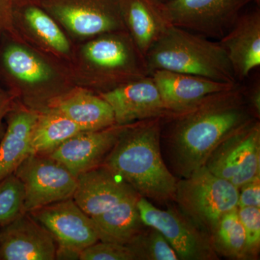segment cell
<instances>
[{
	"mask_svg": "<svg viewBox=\"0 0 260 260\" xmlns=\"http://www.w3.org/2000/svg\"><path fill=\"white\" fill-rule=\"evenodd\" d=\"M245 95L248 104L251 112L256 119L260 116V85L259 82H256L249 90L245 89Z\"/></svg>",
	"mask_w": 260,
	"mask_h": 260,
	"instance_id": "obj_32",
	"label": "cell"
},
{
	"mask_svg": "<svg viewBox=\"0 0 260 260\" xmlns=\"http://www.w3.org/2000/svg\"><path fill=\"white\" fill-rule=\"evenodd\" d=\"M158 1L160 2V3H167V2L171 1V0H158Z\"/></svg>",
	"mask_w": 260,
	"mask_h": 260,
	"instance_id": "obj_33",
	"label": "cell"
},
{
	"mask_svg": "<svg viewBox=\"0 0 260 260\" xmlns=\"http://www.w3.org/2000/svg\"><path fill=\"white\" fill-rule=\"evenodd\" d=\"M139 194L128 197L93 220L99 241L126 244L146 225L143 223L138 201Z\"/></svg>",
	"mask_w": 260,
	"mask_h": 260,
	"instance_id": "obj_20",
	"label": "cell"
},
{
	"mask_svg": "<svg viewBox=\"0 0 260 260\" xmlns=\"http://www.w3.org/2000/svg\"><path fill=\"white\" fill-rule=\"evenodd\" d=\"M14 174L25 191V211L73 198L77 177L47 155L30 154Z\"/></svg>",
	"mask_w": 260,
	"mask_h": 260,
	"instance_id": "obj_10",
	"label": "cell"
},
{
	"mask_svg": "<svg viewBox=\"0 0 260 260\" xmlns=\"http://www.w3.org/2000/svg\"><path fill=\"white\" fill-rule=\"evenodd\" d=\"M54 237L25 213L0 228V260L56 259Z\"/></svg>",
	"mask_w": 260,
	"mask_h": 260,
	"instance_id": "obj_13",
	"label": "cell"
},
{
	"mask_svg": "<svg viewBox=\"0 0 260 260\" xmlns=\"http://www.w3.org/2000/svg\"><path fill=\"white\" fill-rule=\"evenodd\" d=\"M25 19L29 26L49 47L60 53L70 50V44L64 32L47 13L37 7L25 10Z\"/></svg>",
	"mask_w": 260,
	"mask_h": 260,
	"instance_id": "obj_25",
	"label": "cell"
},
{
	"mask_svg": "<svg viewBox=\"0 0 260 260\" xmlns=\"http://www.w3.org/2000/svg\"><path fill=\"white\" fill-rule=\"evenodd\" d=\"M135 194L137 191L119 174L102 164L77 177L73 199L93 218Z\"/></svg>",
	"mask_w": 260,
	"mask_h": 260,
	"instance_id": "obj_14",
	"label": "cell"
},
{
	"mask_svg": "<svg viewBox=\"0 0 260 260\" xmlns=\"http://www.w3.org/2000/svg\"><path fill=\"white\" fill-rule=\"evenodd\" d=\"M126 125H114L97 131H83L47 156L59 162L73 175L102 165Z\"/></svg>",
	"mask_w": 260,
	"mask_h": 260,
	"instance_id": "obj_12",
	"label": "cell"
},
{
	"mask_svg": "<svg viewBox=\"0 0 260 260\" xmlns=\"http://www.w3.org/2000/svg\"><path fill=\"white\" fill-rule=\"evenodd\" d=\"M145 59L150 75L164 70L222 83H239L219 42L174 25L150 48Z\"/></svg>",
	"mask_w": 260,
	"mask_h": 260,
	"instance_id": "obj_3",
	"label": "cell"
},
{
	"mask_svg": "<svg viewBox=\"0 0 260 260\" xmlns=\"http://www.w3.org/2000/svg\"><path fill=\"white\" fill-rule=\"evenodd\" d=\"M170 205L167 209L162 210L143 197H140L138 201L143 223L161 233L179 259H218L209 233L193 221L179 207Z\"/></svg>",
	"mask_w": 260,
	"mask_h": 260,
	"instance_id": "obj_6",
	"label": "cell"
},
{
	"mask_svg": "<svg viewBox=\"0 0 260 260\" xmlns=\"http://www.w3.org/2000/svg\"><path fill=\"white\" fill-rule=\"evenodd\" d=\"M237 212L245 232L247 259H256L260 248V208L243 207Z\"/></svg>",
	"mask_w": 260,
	"mask_h": 260,
	"instance_id": "obj_27",
	"label": "cell"
},
{
	"mask_svg": "<svg viewBox=\"0 0 260 260\" xmlns=\"http://www.w3.org/2000/svg\"><path fill=\"white\" fill-rule=\"evenodd\" d=\"M13 107L14 104L13 95L0 88V140L3 136L5 130L3 121Z\"/></svg>",
	"mask_w": 260,
	"mask_h": 260,
	"instance_id": "obj_30",
	"label": "cell"
},
{
	"mask_svg": "<svg viewBox=\"0 0 260 260\" xmlns=\"http://www.w3.org/2000/svg\"><path fill=\"white\" fill-rule=\"evenodd\" d=\"M32 109H13L8 116V126L0 140V181L14 174L30 154V137L39 117Z\"/></svg>",
	"mask_w": 260,
	"mask_h": 260,
	"instance_id": "obj_18",
	"label": "cell"
},
{
	"mask_svg": "<svg viewBox=\"0 0 260 260\" xmlns=\"http://www.w3.org/2000/svg\"><path fill=\"white\" fill-rule=\"evenodd\" d=\"M47 108L71 119L83 131H97L116 124L112 107L100 95L78 91L53 101Z\"/></svg>",
	"mask_w": 260,
	"mask_h": 260,
	"instance_id": "obj_19",
	"label": "cell"
},
{
	"mask_svg": "<svg viewBox=\"0 0 260 260\" xmlns=\"http://www.w3.org/2000/svg\"><path fill=\"white\" fill-rule=\"evenodd\" d=\"M81 260H135L134 254L126 244L98 242L80 253Z\"/></svg>",
	"mask_w": 260,
	"mask_h": 260,
	"instance_id": "obj_28",
	"label": "cell"
},
{
	"mask_svg": "<svg viewBox=\"0 0 260 260\" xmlns=\"http://www.w3.org/2000/svg\"><path fill=\"white\" fill-rule=\"evenodd\" d=\"M253 0H171L162 3L172 25L221 39Z\"/></svg>",
	"mask_w": 260,
	"mask_h": 260,
	"instance_id": "obj_9",
	"label": "cell"
},
{
	"mask_svg": "<svg viewBox=\"0 0 260 260\" xmlns=\"http://www.w3.org/2000/svg\"><path fill=\"white\" fill-rule=\"evenodd\" d=\"M205 167L239 189L260 177V123L254 119L234 132L210 154Z\"/></svg>",
	"mask_w": 260,
	"mask_h": 260,
	"instance_id": "obj_8",
	"label": "cell"
},
{
	"mask_svg": "<svg viewBox=\"0 0 260 260\" xmlns=\"http://www.w3.org/2000/svg\"><path fill=\"white\" fill-rule=\"evenodd\" d=\"M168 112L186 110L211 94L234 88L238 83H222L198 75L155 70L150 74Z\"/></svg>",
	"mask_w": 260,
	"mask_h": 260,
	"instance_id": "obj_15",
	"label": "cell"
},
{
	"mask_svg": "<svg viewBox=\"0 0 260 260\" xmlns=\"http://www.w3.org/2000/svg\"><path fill=\"white\" fill-rule=\"evenodd\" d=\"M237 209L221 217L210 234V237L218 255L232 259H247L245 232Z\"/></svg>",
	"mask_w": 260,
	"mask_h": 260,
	"instance_id": "obj_23",
	"label": "cell"
},
{
	"mask_svg": "<svg viewBox=\"0 0 260 260\" xmlns=\"http://www.w3.org/2000/svg\"><path fill=\"white\" fill-rule=\"evenodd\" d=\"M124 31L102 34L84 49L85 57L100 75L104 92L150 75L145 58Z\"/></svg>",
	"mask_w": 260,
	"mask_h": 260,
	"instance_id": "obj_5",
	"label": "cell"
},
{
	"mask_svg": "<svg viewBox=\"0 0 260 260\" xmlns=\"http://www.w3.org/2000/svg\"><path fill=\"white\" fill-rule=\"evenodd\" d=\"M100 95L112 107L118 125L164 118L170 114L151 75L103 92Z\"/></svg>",
	"mask_w": 260,
	"mask_h": 260,
	"instance_id": "obj_11",
	"label": "cell"
},
{
	"mask_svg": "<svg viewBox=\"0 0 260 260\" xmlns=\"http://www.w3.org/2000/svg\"><path fill=\"white\" fill-rule=\"evenodd\" d=\"M237 81L247 78L260 65V12L259 8L241 14L221 39Z\"/></svg>",
	"mask_w": 260,
	"mask_h": 260,
	"instance_id": "obj_16",
	"label": "cell"
},
{
	"mask_svg": "<svg viewBox=\"0 0 260 260\" xmlns=\"http://www.w3.org/2000/svg\"><path fill=\"white\" fill-rule=\"evenodd\" d=\"M256 119L246 101L245 88L239 83L205 97L186 110L169 114L164 118L160 136L169 169L176 177H189L205 165L224 140Z\"/></svg>",
	"mask_w": 260,
	"mask_h": 260,
	"instance_id": "obj_1",
	"label": "cell"
},
{
	"mask_svg": "<svg viewBox=\"0 0 260 260\" xmlns=\"http://www.w3.org/2000/svg\"><path fill=\"white\" fill-rule=\"evenodd\" d=\"M13 8L12 0H0V36L11 25Z\"/></svg>",
	"mask_w": 260,
	"mask_h": 260,
	"instance_id": "obj_31",
	"label": "cell"
},
{
	"mask_svg": "<svg viewBox=\"0 0 260 260\" xmlns=\"http://www.w3.org/2000/svg\"><path fill=\"white\" fill-rule=\"evenodd\" d=\"M3 64L8 74L29 85L47 81L52 74L50 68L44 61L17 44H10L5 48Z\"/></svg>",
	"mask_w": 260,
	"mask_h": 260,
	"instance_id": "obj_22",
	"label": "cell"
},
{
	"mask_svg": "<svg viewBox=\"0 0 260 260\" xmlns=\"http://www.w3.org/2000/svg\"><path fill=\"white\" fill-rule=\"evenodd\" d=\"M253 1L255 2L256 4L258 5V7H259L260 0H253Z\"/></svg>",
	"mask_w": 260,
	"mask_h": 260,
	"instance_id": "obj_34",
	"label": "cell"
},
{
	"mask_svg": "<svg viewBox=\"0 0 260 260\" xmlns=\"http://www.w3.org/2000/svg\"><path fill=\"white\" fill-rule=\"evenodd\" d=\"M28 213L54 237L57 244L56 259H79L84 249L99 242L93 218L73 198Z\"/></svg>",
	"mask_w": 260,
	"mask_h": 260,
	"instance_id": "obj_7",
	"label": "cell"
},
{
	"mask_svg": "<svg viewBox=\"0 0 260 260\" xmlns=\"http://www.w3.org/2000/svg\"><path fill=\"white\" fill-rule=\"evenodd\" d=\"M125 29L143 57L172 24L158 0H121Z\"/></svg>",
	"mask_w": 260,
	"mask_h": 260,
	"instance_id": "obj_17",
	"label": "cell"
},
{
	"mask_svg": "<svg viewBox=\"0 0 260 260\" xmlns=\"http://www.w3.org/2000/svg\"><path fill=\"white\" fill-rule=\"evenodd\" d=\"M239 189L203 166L177 181L174 202L200 227L211 234L223 215L237 209Z\"/></svg>",
	"mask_w": 260,
	"mask_h": 260,
	"instance_id": "obj_4",
	"label": "cell"
},
{
	"mask_svg": "<svg viewBox=\"0 0 260 260\" xmlns=\"http://www.w3.org/2000/svg\"><path fill=\"white\" fill-rule=\"evenodd\" d=\"M30 137V154L47 155L72 137L83 132L64 114L51 108L39 112Z\"/></svg>",
	"mask_w": 260,
	"mask_h": 260,
	"instance_id": "obj_21",
	"label": "cell"
},
{
	"mask_svg": "<svg viewBox=\"0 0 260 260\" xmlns=\"http://www.w3.org/2000/svg\"><path fill=\"white\" fill-rule=\"evenodd\" d=\"M260 208V177L254 178L239 188L238 208Z\"/></svg>",
	"mask_w": 260,
	"mask_h": 260,
	"instance_id": "obj_29",
	"label": "cell"
},
{
	"mask_svg": "<svg viewBox=\"0 0 260 260\" xmlns=\"http://www.w3.org/2000/svg\"><path fill=\"white\" fill-rule=\"evenodd\" d=\"M164 118L127 124L103 162L140 196L157 203L174 202L177 178L164 160L160 136Z\"/></svg>",
	"mask_w": 260,
	"mask_h": 260,
	"instance_id": "obj_2",
	"label": "cell"
},
{
	"mask_svg": "<svg viewBox=\"0 0 260 260\" xmlns=\"http://www.w3.org/2000/svg\"><path fill=\"white\" fill-rule=\"evenodd\" d=\"M25 213V191L14 174L0 181V228Z\"/></svg>",
	"mask_w": 260,
	"mask_h": 260,
	"instance_id": "obj_26",
	"label": "cell"
},
{
	"mask_svg": "<svg viewBox=\"0 0 260 260\" xmlns=\"http://www.w3.org/2000/svg\"><path fill=\"white\" fill-rule=\"evenodd\" d=\"M126 245L135 260H179L177 253L157 229L146 225Z\"/></svg>",
	"mask_w": 260,
	"mask_h": 260,
	"instance_id": "obj_24",
	"label": "cell"
}]
</instances>
